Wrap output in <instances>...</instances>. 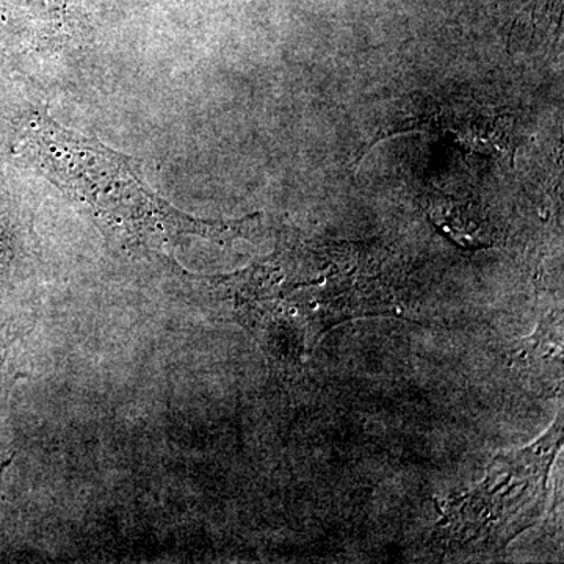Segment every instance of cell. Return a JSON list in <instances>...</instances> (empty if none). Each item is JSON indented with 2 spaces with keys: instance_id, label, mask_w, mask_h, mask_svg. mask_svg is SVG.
<instances>
[{
  "instance_id": "cell-3",
  "label": "cell",
  "mask_w": 564,
  "mask_h": 564,
  "mask_svg": "<svg viewBox=\"0 0 564 564\" xmlns=\"http://www.w3.org/2000/svg\"><path fill=\"white\" fill-rule=\"evenodd\" d=\"M70 0H0V14L14 24L33 25L54 35L65 25Z\"/></svg>"
},
{
  "instance_id": "cell-2",
  "label": "cell",
  "mask_w": 564,
  "mask_h": 564,
  "mask_svg": "<svg viewBox=\"0 0 564 564\" xmlns=\"http://www.w3.org/2000/svg\"><path fill=\"white\" fill-rule=\"evenodd\" d=\"M563 441V421L538 443L494 459L484 484L448 502L441 536L451 544L502 547L544 513L547 478Z\"/></svg>"
},
{
  "instance_id": "cell-1",
  "label": "cell",
  "mask_w": 564,
  "mask_h": 564,
  "mask_svg": "<svg viewBox=\"0 0 564 564\" xmlns=\"http://www.w3.org/2000/svg\"><path fill=\"white\" fill-rule=\"evenodd\" d=\"M25 150L40 172L74 202L87 207L102 228L129 247L166 251L182 237L198 236L218 243L252 239L261 215L240 220H202L174 209L148 187L135 159L101 141L63 128L39 113L24 133Z\"/></svg>"
}]
</instances>
